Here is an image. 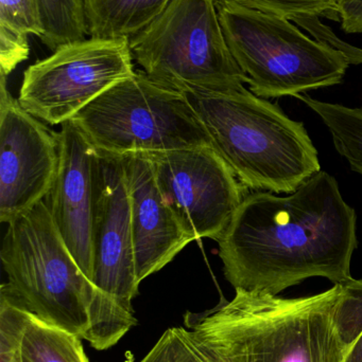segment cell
I'll list each match as a JSON object with an SVG mask.
<instances>
[{"mask_svg": "<svg viewBox=\"0 0 362 362\" xmlns=\"http://www.w3.org/2000/svg\"><path fill=\"white\" fill-rule=\"evenodd\" d=\"M186 313L138 362H344L362 322V279L299 298L236 289Z\"/></svg>", "mask_w": 362, "mask_h": 362, "instance_id": "cell-1", "label": "cell"}, {"mask_svg": "<svg viewBox=\"0 0 362 362\" xmlns=\"http://www.w3.org/2000/svg\"><path fill=\"white\" fill-rule=\"evenodd\" d=\"M357 216L338 181L320 171L287 196L249 193L218 242L236 289L278 296L310 278L353 279Z\"/></svg>", "mask_w": 362, "mask_h": 362, "instance_id": "cell-2", "label": "cell"}, {"mask_svg": "<svg viewBox=\"0 0 362 362\" xmlns=\"http://www.w3.org/2000/svg\"><path fill=\"white\" fill-rule=\"evenodd\" d=\"M212 148L249 189L291 194L321 171L303 123L244 86L185 93Z\"/></svg>", "mask_w": 362, "mask_h": 362, "instance_id": "cell-3", "label": "cell"}, {"mask_svg": "<svg viewBox=\"0 0 362 362\" xmlns=\"http://www.w3.org/2000/svg\"><path fill=\"white\" fill-rule=\"evenodd\" d=\"M0 257L8 276L1 299L84 338L94 285L66 246L46 202L8 223Z\"/></svg>", "mask_w": 362, "mask_h": 362, "instance_id": "cell-4", "label": "cell"}, {"mask_svg": "<svg viewBox=\"0 0 362 362\" xmlns=\"http://www.w3.org/2000/svg\"><path fill=\"white\" fill-rule=\"evenodd\" d=\"M225 40L257 97H298L335 86L350 63L344 53L303 33L293 21L217 0Z\"/></svg>", "mask_w": 362, "mask_h": 362, "instance_id": "cell-5", "label": "cell"}, {"mask_svg": "<svg viewBox=\"0 0 362 362\" xmlns=\"http://www.w3.org/2000/svg\"><path fill=\"white\" fill-rule=\"evenodd\" d=\"M91 257L94 291L89 329L83 339L95 350L106 351L137 325L132 301L140 283L123 160L118 155L98 150L94 161Z\"/></svg>", "mask_w": 362, "mask_h": 362, "instance_id": "cell-6", "label": "cell"}, {"mask_svg": "<svg viewBox=\"0 0 362 362\" xmlns=\"http://www.w3.org/2000/svg\"><path fill=\"white\" fill-rule=\"evenodd\" d=\"M70 120L96 150L118 156L212 146L186 95L144 71L117 83Z\"/></svg>", "mask_w": 362, "mask_h": 362, "instance_id": "cell-7", "label": "cell"}, {"mask_svg": "<svg viewBox=\"0 0 362 362\" xmlns=\"http://www.w3.org/2000/svg\"><path fill=\"white\" fill-rule=\"evenodd\" d=\"M129 44L142 71L167 88L187 93L248 84L225 40L217 0H171Z\"/></svg>", "mask_w": 362, "mask_h": 362, "instance_id": "cell-8", "label": "cell"}, {"mask_svg": "<svg viewBox=\"0 0 362 362\" xmlns=\"http://www.w3.org/2000/svg\"><path fill=\"white\" fill-rule=\"evenodd\" d=\"M135 71L129 40L91 37L29 66L17 100L38 120L62 125Z\"/></svg>", "mask_w": 362, "mask_h": 362, "instance_id": "cell-9", "label": "cell"}, {"mask_svg": "<svg viewBox=\"0 0 362 362\" xmlns=\"http://www.w3.org/2000/svg\"><path fill=\"white\" fill-rule=\"evenodd\" d=\"M144 155L188 234L195 240H218L249 194L218 153L212 146H196Z\"/></svg>", "mask_w": 362, "mask_h": 362, "instance_id": "cell-10", "label": "cell"}, {"mask_svg": "<svg viewBox=\"0 0 362 362\" xmlns=\"http://www.w3.org/2000/svg\"><path fill=\"white\" fill-rule=\"evenodd\" d=\"M60 163L57 133L23 110L0 80V221L10 223L47 197Z\"/></svg>", "mask_w": 362, "mask_h": 362, "instance_id": "cell-11", "label": "cell"}, {"mask_svg": "<svg viewBox=\"0 0 362 362\" xmlns=\"http://www.w3.org/2000/svg\"><path fill=\"white\" fill-rule=\"evenodd\" d=\"M61 127L57 133L59 170L47 195V204L66 246L91 281L94 161L97 150L72 120Z\"/></svg>", "mask_w": 362, "mask_h": 362, "instance_id": "cell-12", "label": "cell"}, {"mask_svg": "<svg viewBox=\"0 0 362 362\" xmlns=\"http://www.w3.org/2000/svg\"><path fill=\"white\" fill-rule=\"evenodd\" d=\"M131 200L136 276L142 282L163 269L195 238L167 204L150 160L142 153L121 156Z\"/></svg>", "mask_w": 362, "mask_h": 362, "instance_id": "cell-13", "label": "cell"}, {"mask_svg": "<svg viewBox=\"0 0 362 362\" xmlns=\"http://www.w3.org/2000/svg\"><path fill=\"white\" fill-rule=\"evenodd\" d=\"M171 0H85L91 37L127 38L157 18Z\"/></svg>", "mask_w": 362, "mask_h": 362, "instance_id": "cell-14", "label": "cell"}, {"mask_svg": "<svg viewBox=\"0 0 362 362\" xmlns=\"http://www.w3.org/2000/svg\"><path fill=\"white\" fill-rule=\"evenodd\" d=\"M19 362H89L82 338L30 316L19 349Z\"/></svg>", "mask_w": 362, "mask_h": 362, "instance_id": "cell-15", "label": "cell"}, {"mask_svg": "<svg viewBox=\"0 0 362 362\" xmlns=\"http://www.w3.org/2000/svg\"><path fill=\"white\" fill-rule=\"evenodd\" d=\"M295 98L322 119L337 152L348 160L353 171L362 175V107L319 101L306 93Z\"/></svg>", "mask_w": 362, "mask_h": 362, "instance_id": "cell-16", "label": "cell"}, {"mask_svg": "<svg viewBox=\"0 0 362 362\" xmlns=\"http://www.w3.org/2000/svg\"><path fill=\"white\" fill-rule=\"evenodd\" d=\"M40 25V40L51 50L85 40L89 34L85 0H33Z\"/></svg>", "mask_w": 362, "mask_h": 362, "instance_id": "cell-17", "label": "cell"}, {"mask_svg": "<svg viewBox=\"0 0 362 362\" xmlns=\"http://www.w3.org/2000/svg\"><path fill=\"white\" fill-rule=\"evenodd\" d=\"M247 8L278 15L289 21L334 14L338 0H233Z\"/></svg>", "mask_w": 362, "mask_h": 362, "instance_id": "cell-18", "label": "cell"}, {"mask_svg": "<svg viewBox=\"0 0 362 362\" xmlns=\"http://www.w3.org/2000/svg\"><path fill=\"white\" fill-rule=\"evenodd\" d=\"M0 25L40 37V21L33 0H0Z\"/></svg>", "mask_w": 362, "mask_h": 362, "instance_id": "cell-19", "label": "cell"}, {"mask_svg": "<svg viewBox=\"0 0 362 362\" xmlns=\"http://www.w3.org/2000/svg\"><path fill=\"white\" fill-rule=\"evenodd\" d=\"M27 34L0 25V74L8 76L29 57Z\"/></svg>", "mask_w": 362, "mask_h": 362, "instance_id": "cell-20", "label": "cell"}, {"mask_svg": "<svg viewBox=\"0 0 362 362\" xmlns=\"http://www.w3.org/2000/svg\"><path fill=\"white\" fill-rule=\"evenodd\" d=\"M23 329L14 322L0 327V362H19V349Z\"/></svg>", "mask_w": 362, "mask_h": 362, "instance_id": "cell-21", "label": "cell"}, {"mask_svg": "<svg viewBox=\"0 0 362 362\" xmlns=\"http://www.w3.org/2000/svg\"><path fill=\"white\" fill-rule=\"evenodd\" d=\"M334 14L339 16L342 30L346 33H362V2L336 6Z\"/></svg>", "mask_w": 362, "mask_h": 362, "instance_id": "cell-22", "label": "cell"}, {"mask_svg": "<svg viewBox=\"0 0 362 362\" xmlns=\"http://www.w3.org/2000/svg\"><path fill=\"white\" fill-rule=\"evenodd\" d=\"M344 362H362V322L356 340L351 346L350 352L346 355Z\"/></svg>", "mask_w": 362, "mask_h": 362, "instance_id": "cell-23", "label": "cell"}, {"mask_svg": "<svg viewBox=\"0 0 362 362\" xmlns=\"http://www.w3.org/2000/svg\"><path fill=\"white\" fill-rule=\"evenodd\" d=\"M357 2H362V0H338L336 6H344V4H357Z\"/></svg>", "mask_w": 362, "mask_h": 362, "instance_id": "cell-24", "label": "cell"}]
</instances>
